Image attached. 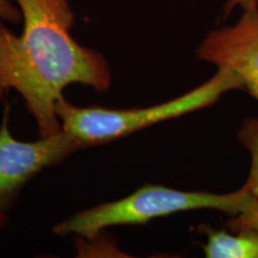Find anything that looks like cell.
<instances>
[{
    "mask_svg": "<svg viewBox=\"0 0 258 258\" xmlns=\"http://www.w3.org/2000/svg\"><path fill=\"white\" fill-rule=\"evenodd\" d=\"M12 2L22 14L23 30L16 35L0 23V99L17 92L40 137H49L62 131L56 105L64 88L80 84L105 92L111 70L103 54L74 40L70 0Z\"/></svg>",
    "mask_w": 258,
    "mask_h": 258,
    "instance_id": "cell-1",
    "label": "cell"
},
{
    "mask_svg": "<svg viewBox=\"0 0 258 258\" xmlns=\"http://www.w3.org/2000/svg\"><path fill=\"white\" fill-rule=\"evenodd\" d=\"M253 196L243 185L228 194L185 191L160 184H145L125 198L84 209L54 226L56 235H77L91 240L105 228L146 225L177 213L213 209L234 217L244 212Z\"/></svg>",
    "mask_w": 258,
    "mask_h": 258,
    "instance_id": "cell-2",
    "label": "cell"
},
{
    "mask_svg": "<svg viewBox=\"0 0 258 258\" xmlns=\"http://www.w3.org/2000/svg\"><path fill=\"white\" fill-rule=\"evenodd\" d=\"M233 90L244 91L239 77L231 71L218 70L211 79L198 88L157 105L131 109L78 106L63 97L57 102L56 112L63 131L72 135L83 148H89L208 108L217 103L224 93Z\"/></svg>",
    "mask_w": 258,
    "mask_h": 258,
    "instance_id": "cell-3",
    "label": "cell"
},
{
    "mask_svg": "<svg viewBox=\"0 0 258 258\" xmlns=\"http://www.w3.org/2000/svg\"><path fill=\"white\" fill-rule=\"evenodd\" d=\"M9 124L10 104H5L0 123V212L6 213L35 176L83 148L63 129L28 143L12 137Z\"/></svg>",
    "mask_w": 258,
    "mask_h": 258,
    "instance_id": "cell-4",
    "label": "cell"
},
{
    "mask_svg": "<svg viewBox=\"0 0 258 258\" xmlns=\"http://www.w3.org/2000/svg\"><path fill=\"white\" fill-rule=\"evenodd\" d=\"M198 59L239 77L258 101V10L241 11L233 25L212 30L196 49Z\"/></svg>",
    "mask_w": 258,
    "mask_h": 258,
    "instance_id": "cell-5",
    "label": "cell"
},
{
    "mask_svg": "<svg viewBox=\"0 0 258 258\" xmlns=\"http://www.w3.org/2000/svg\"><path fill=\"white\" fill-rule=\"evenodd\" d=\"M199 232L207 239L202 245L207 258H258V231L227 232L202 224Z\"/></svg>",
    "mask_w": 258,
    "mask_h": 258,
    "instance_id": "cell-6",
    "label": "cell"
},
{
    "mask_svg": "<svg viewBox=\"0 0 258 258\" xmlns=\"http://www.w3.org/2000/svg\"><path fill=\"white\" fill-rule=\"evenodd\" d=\"M237 138L251 156V169L244 186L258 199V117L245 118L237 129Z\"/></svg>",
    "mask_w": 258,
    "mask_h": 258,
    "instance_id": "cell-7",
    "label": "cell"
},
{
    "mask_svg": "<svg viewBox=\"0 0 258 258\" xmlns=\"http://www.w3.org/2000/svg\"><path fill=\"white\" fill-rule=\"evenodd\" d=\"M227 228L231 232L243 230L258 231V199H253L252 203L244 212L228 219Z\"/></svg>",
    "mask_w": 258,
    "mask_h": 258,
    "instance_id": "cell-8",
    "label": "cell"
},
{
    "mask_svg": "<svg viewBox=\"0 0 258 258\" xmlns=\"http://www.w3.org/2000/svg\"><path fill=\"white\" fill-rule=\"evenodd\" d=\"M22 14L12 0H0V23H21Z\"/></svg>",
    "mask_w": 258,
    "mask_h": 258,
    "instance_id": "cell-9",
    "label": "cell"
},
{
    "mask_svg": "<svg viewBox=\"0 0 258 258\" xmlns=\"http://www.w3.org/2000/svg\"><path fill=\"white\" fill-rule=\"evenodd\" d=\"M235 9H240L241 11L258 10V0H225L222 17L227 18Z\"/></svg>",
    "mask_w": 258,
    "mask_h": 258,
    "instance_id": "cell-10",
    "label": "cell"
},
{
    "mask_svg": "<svg viewBox=\"0 0 258 258\" xmlns=\"http://www.w3.org/2000/svg\"><path fill=\"white\" fill-rule=\"evenodd\" d=\"M9 224V218H8V213L6 212H0V230L6 227Z\"/></svg>",
    "mask_w": 258,
    "mask_h": 258,
    "instance_id": "cell-11",
    "label": "cell"
}]
</instances>
